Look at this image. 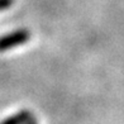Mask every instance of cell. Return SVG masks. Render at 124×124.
Returning a JSON list of instances; mask_svg holds the SVG:
<instances>
[{"instance_id":"6da1fadb","label":"cell","mask_w":124,"mask_h":124,"mask_svg":"<svg viewBox=\"0 0 124 124\" xmlns=\"http://www.w3.org/2000/svg\"><path fill=\"white\" fill-rule=\"evenodd\" d=\"M29 38L31 33L28 29H18L9 33V34L0 37V52L8 51L15 46H20V44L29 41Z\"/></svg>"},{"instance_id":"7a4b0ae2","label":"cell","mask_w":124,"mask_h":124,"mask_svg":"<svg viewBox=\"0 0 124 124\" xmlns=\"http://www.w3.org/2000/svg\"><path fill=\"white\" fill-rule=\"evenodd\" d=\"M32 115L33 114L29 110H22L18 114L12 115V116L7 118V119H4L3 122H0V124H23L24 122H27L29 119Z\"/></svg>"},{"instance_id":"3957f363","label":"cell","mask_w":124,"mask_h":124,"mask_svg":"<svg viewBox=\"0 0 124 124\" xmlns=\"http://www.w3.org/2000/svg\"><path fill=\"white\" fill-rule=\"evenodd\" d=\"M13 3H14V0H0V12L9 9L13 5Z\"/></svg>"},{"instance_id":"277c9868","label":"cell","mask_w":124,"mask_h":124,"mask_svg":"<svg viewBox=\"0 0 124 124\" xmlns=\"http://www.w3.org/2000/svg\"><path fill=\"white\" fill-rule=\"evenodd\" d=\"M23 124H38V122H37V118H34V116H31L29 119H28L27 122H24Z\"/></svg>"}]
</instances>
